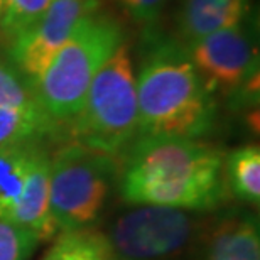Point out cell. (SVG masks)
<instances>
[{"label": "cell", "instance_id": "cell-1", "mask_svg": "<svg viewBox=\"0 0 260 260\" xmlns=\"http://www.w3.org/2000/svg\"><path fill=\"white\" fill-rule=\"evenodd\" d=\"M225 155L200 139L140 135L118 164L117 191L137 206L211 213L226 205Z\"/></svg>", "mask_w": 260, "mask_h": 260}, {"label": "cell", "instance_id": "cell-2", "mask_svg": "<svg viewBox=\"0 0 260 260\" xmlns=\"http://www.w3.org/2000/svg\"><path fill=\"white\" fill-rule=\"evenodd\" d=\"M135 76L137 137L201 139L216 125L218 102L179 39L149 32Z\"/></svg>", "mask_w": 260, "mask_h": 260}, {"label": "cell", "instance_id": "cell-3", "mask_svg": "<svg viewBox=\"0 0 260 260\" xmlns=\"http://www.w3.org/2000/svg\"><path fill=\"white\" fill-rule=\"evenodd\" d=\"M122 43L118 20L93 12L81 19L38 80L30 83L39 105L58 125L68 128L75 120L93 78Z\"/></svg>", "mask_w": 260, "mask_h": 260}, {"label": "cell", "instance_id": "cell-4", "mask_svg": "<svg viewBox=\"0 0 260 260\" xmlns=\"http://www.w3.org/2000/svg\"><path fill=\"white\" fill-rule=\"evenodd\" d=\"M66 134L71 142L112 157L125 152L137 137V88L125 41L98 70Z\"/></svg>", "mask_w": 260, "mask_h": 260}, {"label": "cell", "instance_id": "cell-5", "mask_svg": "<svg viewBox=\"0 0 260 260\" xmlns=\"http://www.w3.org/2000/svg\"><path fill=\"white\" fill-rule=\"evenodd\" d=\"M118 160L68 142L49 155V208L58 232L91 228L117 191Z\"/></svg>", "mask_w": 260, "mask_h": 260}, {"label": "cell", "instance_id": "cell-6", "mask_svg": "<svg viewBox=\"0 0 260 260\" xmlns=\"http://www.w3.org/2000/svg\"><path fill=\"white\" fill-rule=\"evenodd\" d=\"M208 215L128 205L105 232L113 260H200Z\"/></svg>", "mask_w": 260, "mask_h": 260}, {"label": "cell", "instance_id": "cell-7", "mask_svg": "<svg viewBox=\"0 0 260 260\" xmlns=\"http://www.w3.org/2000/svg\"><path fill=\"white\" fill-rule=\"evenodd\" d=\"M208 88L238 105L258 102V51L242 24L216 30L186 46Z\"/></svg>", "mask_w": 260, "mask_h": 260}, {"label": "cell", "instance_id": "cell-8", "mask_svg": "<svg viewBox=\"0 0 260 260\" xmlns=\"http://www.w3.org/2000/svg\"><path fill=\"white\" fill-rule=\"evenodd\" d=\"M100 0H53L32 27L9 44V59L27 78L38 80L75 27L96 12Z\"/></svg>", "mask_w": 260, "mask_h": 260}, {"label": "cell", "instance_id": "cell-9", "mask_svg": "<svg viewBox=\"0 0 260 260\" xmlns=\"http://www.w3.org/2000/svg\"><path fill=\"white\" fill-rule=\"evenodd\" d=\"M200 260H260V223L248 206H221L208 215Z\"/></svg>", "mask_w": 260, "mask_h": 260}, {"label": "cell", "instance_id": "cell-10", "mask_svg": "<svg viewBox=\"0 0 260 260\" xmlns=\"http://www.w3.org/2000/svg\"><path fill=\"white\" fill-rule=\"evenodd\" d=\"M49 152L43 145L34 150L29 171L10 221L25 228L39 243L51 242L58 233L49 208Z\"/></svg>", "mask_w": 260, "mask_h": 260}, {"label": "cell", "instance_id": "cell-11", "mask_svg": "<svg viewBox=\"0 0 260 260\" xmlns=\"http://www.w3.org/2000/svg\"><path fill=\"white\" fill-rule=\"evenodd\" d=\"M248 0H181L178 10L179 41L188 46L216 30L242 24Z\"/></svg>", "mask_w": 260, "mask_h": 260}, {"label": "cell", "instance_id": "cell-12", "mask_svg": "<svg viewBox=\"0 0 260 260\" xmlns=\"http://www.w3.org/2000/svg\"><path fill=\"white\" fill-rule=\"evenodd\" d=\"M64 128L43 107L0 108V149L19 145H43L44 140L61 139Z\"/></svg>", "mask_w": 260, "mask_h": 260}, {"label": "cell", "instance_id": "cell-13", "mask_svg": "<svg viewBox=\"0 0 260 260\" xmlns=\"http://www.w3.org/2000/svg\"><path fill=\"white\" fill-rule=\"evenodd\" d=\"M225 186L228 196L243 206L260 203V150L257 145H243L225 155Z\"/></svg>", "mask_w": 260, "mask_h": 260}, {"label": "cell", "instance_id": "cell-14", "mask_svg": "<svg viewBox=\"0 0 260 260\" xmlns=\"http://www.w3.org/2000/svg\"><path fill=\"white\" fill-rule=\"evenodd\" d=\"M41 260H113V253L105 232L91 226L59 232Z\"/></svg>", "mask_w": 260, "mask_h": 260}, {"label": "cell", "instance_id": "cell-15", "mask_svg": "<svg viewBox=\"0 0 260 260\" xmlns=\"http://www.w3.org/2000/svg\"><path fill=\"white\" fill-rule=\"evenodd\" d=\"M39 145L0 149V220H9L19 201L30 159Z\"/></svg>", "mask_w": 260, "mask_h": 260}, {"label": "cell", "instance_id": "cell-16", "mask_svg": "<svg viewBox=\"0 0 260 260\" xmlns=\"http://www.w3.org/2000/svg\"><path fill=\"white\" fill-rule=\"evenodd\" d=\"M53 0H2L0 36L7 44L38 22Z\"/></svg>", "mask_w": 260, "mask_h": 260}, {"label": "cell", "instance_id": "cell-17", "mask_svg": "<svg viewBox=\"0 0 260 260\" xmlns=\"http://www.w3.org/2000/svg\"><path fill=\"white\" fill-rule=\"evenodd\" d=\"M41 107L34 90L9 58L0 56V108Z\"/></svg>", "mask_w": 260, "mask_h": 260}, {"label": "cell", "instance_id": "cell-18", "mask_svg": "<svg viewBox=\"0 0 260 260\" xmlns=\"http://www.w3.org/2000/svg\"><path fill=\"white\" fill-rule=\"evenodd\" d=\"M39 240L14 221L0 220V260H30Z\"/></svg>", "mask_w": 260, "mask_h": 260}, {"label": "cell", "instance_id": "cell-19", "mask_svg": "<svg viewBox=\"0 0 260 260\" xmlns=\"http://www.w3.org/2000/svg\"><path fill=\"white\" fill-rule=\"evenodd\" d=\"M117 2L135 22L152 25L162 14L169 0H117Z\"/></svg>", "mask_w": 260, "mask_h": 260}, {"label": "cell", "instance_id": "cell-20", "mask_svg": "<svg viewBox=\"0 0 260 260\" xmlns=\"http://www.w3.org/2000/svg\"><path fill=\"white\" fill-rule=\"evenodd\" d=\"M0 14H2V0H0Z\"/></svg>", "mask_w": 260, "mask_h": 260}]
</instances>
